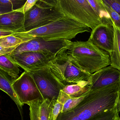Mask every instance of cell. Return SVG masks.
<instances>
[{
	"label": "cell",
	"mask_w": 120,
	"mask_h": 120,
	"mask_svg": "<svg viewBox=\"0 0 120 120\" xmlns=\"http://www.w3.org/2000/svg\"><path fill=\"white\" fill-rule=\"evenodd\" d=\"M120 105V82L91 90L74 108L60 113L56 120H87Z\"/></svg>",
	"instance_id": "cell-1"
},
{
	"label": "cell",
	"mask_w": 120,
	"mask_h": 120,
	"mask_svg": "<svg viewBox=\"0 0 120 120\" xmlns=\"http://www.w3.org/2000/svg\"><path fill=\"white\" fill-rule=\"evenodd\" d=\"M90 32V28L74 19L64 16L43 26L27 32H16L13 36L22 39L24 42L34 37L50 39L71 40L78 34Z\"/></svg>",
	"instance_id": "cell-2"
},
{
	"label": "cell",
	"mask_w": 120,
	"mask_h": 120,
	"mask_svg": "<svg viewBox=\"0 0 120 120\" xmlns=\"http://www.w3.org/2000/svg\"><path fill=\"white\" fill-rule=\"evenodd\" d=\"M66 53L85 72L92 74L110 65V57L105 51L88 40L72 42Z\"/></svg>",
	"instance_id": "cell-3"
},
{
	"label": "cell",
	"mask_w": 120,
	"mask_h": 120,
	"mask_svg": "<svg viewBox=\"0 0 120 120\" xmlns=\"http://www.w3.org/2000/svg\"><path fill=\"white\" fill-rule=\"evenodd\" d=\"M48 68L64 86L75 84L90 85L91 74L81 69L66 52L51 61Z\"/></svg>",
	"instance_id": "cell-4"
},
{
	"label": "cell",
	"mask_w": 120,
	"mask_h": 120,
	"mask_svg": "<svg viewBox=\"0 0 120 120\" xmlns=\"http://www.w3.org/2000/svg\"><path fill=\"white\" fill-rule=\"evenodd\" d=\"M55 8L65 16L74 19L93 30L103 23L87 0H56Z\"/></svg>",
	"instance_id": "cell-5"
},
{
	"label": "cell",
	"mask_w": 120,
	"mask_h": 120,
	"mask_svg": "<svg viewBox=\"0 0 120 120\" xmlns=\"http://www.w3.org/2000/svg\"><path fill=\"white\" fill-rule=\"evenodd\" d=\"M72 43L70 40L63 39H50L34 37L30 41L20 44L9 54L13 55L26 51H37L56 57L66 52Z\"/></svg>",
	"instance_id": "cell-6"
},
{
	"label": "cell",
	"mask_w": 120,
	"mask_h": 120,
	"mask_svg": "<svg viewBox=\"0 0 120 120\" xmlns=\"http://www.w3.org/2000/svg\"><path fill=\"white\" fill-rule=\"evenodd\" d=\"M64 16L55 7L44 5L38 1L24 14L25 32L43 26Z\"/></svg>",
	"instance_id": "cell-7"
},
{
	"label": "cell",
	"mask_w": 120,
	"mask_h": 120,
	"mask_svg": "<svg viewBox=\"0 0 120 120\" xmlns=\"http://www.w3.org/2000/svg\"><path fill=\"white\" fill-rule=\"evenodd\" d=\"M26 71L34 80L44 99L57 100L60 91L65 86L51 73L48 66Z\"/></svg>",
	"instance_id": "cell-8"
},
{
	"label": "cell",
	"mask_w": 120,
	"mask_h": 120,
	"mask_svg": "<svg viewBox=\"0 0 120 120\" xmlns=\"http://www.w3.org/2000/svg\"><path fill=\"white\" fill-rule=\"evenodd\" d=\"M12 86L18 100L23 106L34 101L44 99L34 80L26 71L12 82Z\"/></svg>",
	"instance_id": "cell-9"
},
{
	"label": "cell",
	"mask_w": 120,
	"mask_h": 120,
	"mask_svg": "<svg viewBox=\"0 0 120 120\" xmlns=\"http://www.w3.org/2000/svg\"><path fill=\"white\" fill-rule=\"evenodd\" d=\"M10 56L15 63L25 71L48 67L51 61L55 57L37 51H26Z\"/></svg>",
	"instance_id": "cell-10"
},
{
	"label": "cell",
	"mask_w": 120,
	"mask_h": 120,
	"mask_svg": "<svg viewBox=\"0 0 120 120\" xmlns=\"http://www.w3.org/2000/svg\"><path fill=\"white\" fill-rule=\"evenodd\" d=\"M114 34L112 24L103 22L92 31L89 40L110 55L113 49Z\"/></svg>",
	"instance_id": "cell-11"
},
{
	"label": "cell",
	"mask_w": 120,
	"mask_h": 120,
	"mask_svg": "<svg viewBox=\"0 0 120 120\" xmlns=\"http://www.w3.org/2000/svg\"><path fill=\"white\" fill-rule=\"evenodd\" d=\"M120 82V71L112 66H106L91 74V90L100 89Z\"/></svg>",
	"instance_id": "cell-12"
},
{
	"label": "cell",
	"mask_w": 120,
	"mask_h": 120,
	"mask_svg": "<svg viewBox=\"0 0 120 120\" xmlns=\"http://www.w3.org/2000/svg\"><path fill=\"white\" fill-rule=\"evenodd\" d=\"M57 101L48 99L28 103L30 120H52L53 111Z\"/></svg>",
	"instance_id": "cell-13"
},
{
	"label": "cell",
	"mask_w": 120,
	"mask_h": 120,
	"mask_svg": "<svg viewBox=\"0 0 120 120\" xmlns=\"http://www.w3.org/2000/svg\"><path fill=\"white\" fill-rule=\"evenodd\" d=\"M24 14L14 10L0 15V30L15 32H25Z\"/></svg>",
	"instance_id": "cell-14"
},
{
	"label": "cell",
	"mask_w": 120,
	"mask_h": 120,
	"mask_svg": "<svg viewBox=\"0 0 120 120\" xmlns=\"http://www.w3.org/2000/svg\"><path fill=\"white\" fill-rule=\"evenodd\" d=\"M11 78L5 72L0 69V90L8 94L17 105L20 113L22 120H23L22 106L18 100L12 86Z\"/></svg>",
	"instance_id": "cell-15"
},
{
	"label": "cell",
	"mask_w": 120,
	"mask_h": 120,
	"mask_svg": "<svg viewBox=\"0 0 120 120\" xmlns=\"http://www.w3.org/2000/svg\"><path fill=\"white\" fill-rule=\"evenodd\" d=\"M19 66L13 60L8 53L0 56V69L5 72L13 80L19 77Z\"/></svg>",
	"instance_id": "cell-16"
},
{
	"label": "cell",
	"mask_w": 120,
	"mask_h": 120,
	"mask_svg": "<svg viewBox=\"0 0 120 120\" xmlns=\"http://www.w3.org/2000/svg\"><path fill=\"white\" fill-rule=\"evenodd\" d=\"M114 36L113 49L110 55V66L120 71V29L112 23Z\"/></svg>",
	"instance_id": "cell-17"
},
{
	"label": "cell",
	"mask_w": 120,
	"mask_h": 120,
	"mask_svg": "<svg viewBox=\"0 0 120 120\" xmlns=\"http://www.w3.org/2000/svg\"><path fill=\"white\" fill-rule=\"evenodd\" d=\"M90 90V85L75 84L65 86L62 91L71 98H78L85 96Z\"/></svg>",
	"instance_id": "cell-18"
},
{
	"label": "cell",
	"mask_w": 120,
	"mask_h": 120,
	"mask_svg": "<svg viewBox=\"0 0 120 120\" xmlns=\"http://www.w3.org/2000/svg\"><path fill=\"white\" fill-rule=\"evenodd\" d=\"M103 22L112 24L110 15L105 8V4L102 0H87Z\"/></svg>",
	"instance_id": "cell-19"
},
{
	"label": "cell",
	"mask_w": 120,
	"mask_h": 120,
	"mask_svg": "<svg viewBox=\"0 0 120 120\" xmlns=\"http://www.w3.org/2000/svg\"><path fill=\"white\" fill-rule=\"evenodd\" d=\"M26 0H0V12L2 14L17 10L23 6Z\"/></svg>",
	"instance_id": "cell-20"
},
{
	"label": "cell",
	"mask_w": 120,
	"mask_h": 120,
	"mask_svg": "<svg viewBox=\"0 0 120 120\" xmlns=\"http://www.w3.org/2000/svg\"><path fill=\"white\" fill-rule=\"evenodd\" d=\"M120 112V105L112 110L101 113L87 120H118Z\"/></svg>",
	"instance_id": "cell-21"
},
{
	"label": "cell",
	"mask_w": 120,
	"mask_h": 120,
	"mask_svg": "<svg viewBox=\"0 0 120 120\" xmlns=\"http://www.w3.org/2000/svg\"><path fill=\"white\" fill-rule=\"evenodd\" d=\"M24 42V41L21 39L12 35L0 38V45L6 48L17 46Z\"/></svg>",
	"instance_id": "cell-22"
},
{
	"label": "cell",
	"mask_w": 120,
	"mask_h": 120,
	"mask_svg": "<svg viewBox=\"0 0 120 120\" xmlns=\"http://www.w3.org/2000/svg\"><path fill=\"white\" fill-rule=\"evenodd\" d=\"M85 96L78 98H71L68 95L67 98L64 103L62 111L61 113L70 110L76 107L82 101Z\"/></svg>",
	"instance_id": "cell-23"
},
{
	"label": "cell",
	"mask_w": 120,
	"mask_h": 120,
	"mask_svg": "<svg viewBox=\"0 0 120 120\" xmlns=\"http://www.w3.org/2000/svg\"><path fill=\"white\" fill-rule=\"evenodd\" d=\"M104 4L105 8L110 15L112 23L120 29V15L113 10L110 6L105 3Z\"/></svg>",
	"instance_id": "cell-24"
},
{
	"label": "cell",
	"mask_w": 120,
	"mask_h": 120,
	"mask_svg": "<svg viewBox=\"0 0 120 120\" xmlns=\"http://www.w3.org/2000/svg\"><path fill=\"white\" fill-rule=\"evenodd\" d=\"M39 0H26L23 6L20 8L15 10L24 14L31 9Z\"/></svg>",
	"instance_id": "cell-25"
},
{
	"label": "cell",
	"mask_w": 120,
	"mask_h": 120,
	"mask_svg": "<svg viewBox=\"0 0 120 120\" xmlns=\"http://www.w3.org/2000/svg\"><path fill=\"white\" fill-rule=\"evenodd\" d=\"M104 3L110 6L120 15V0H102Z\"/></svg>",
	"instance_id": "cell-26"
},
{
	"label": "cell",
	"mask_w": 120,
	"mask_h": 120,
	"mask_svg": "<svg viewBox=\"0 0 120 120\" xmlns=\"http://www.w3.org/2000/svg\"><path fill=\"white\" fill-rule=\"evenodd\" d=\"M63 104L57 101L54 105L53 111L52 120H56L59 114L62 111L63 107Z\"/></svg>",
	"instance_id": "cell-27"
},
{
	"label": "cell",
	"mask_w": 120,
	"mask_h": 120,
	"mask_svg": "<svg viewBox=\"0 0 120 120\" xmlns=\"http://www.w3.org/2000/svg\"><path fill=\"white\" fill-rule=\"evenodd\" d=\"M17 46L12 48H6L0 45V56L12 52Z\"/></svg>",
	"instance_id": "cell-28"
},
{
	"label": "cell",
	"mask_w": 120,
	"mask_h": 120,
	"mask_svg": "<svg viewBox=\"0 0 120 120\" xmlns=\"http://www.w3.org/2000/svg\"><path fill=\"white\" fill-rule=\"evenodd\" d=\"M38 2L46 6L55 7L56 5V0H39Z\"/></svg>",
	"instance_id": "cell-29"
},
{
	"label": "cell",
	"mask_w": 120,
	"mask_h": 120,
	"mask_svg": "<svg viewBox=\"0 0 120 120\" xmlns=\"http://www.w3.org/2000/svg\"><path fill=\"white\" fill-rule=\"evenodd\" d=\"M15 33V32L12 31L0 30V38L12 35V34Z\"/></svg>",
	"instance_id": "cell-30"
},
{
	"label": "cell",
	"mask_w": 120,
	"mask_h": 120,
	"mask_svg": "<svg viewBox=\"0 0 120 120\" xmlns=\"http://www.w3.org/2000/svg\"><path fill=\"white\" fill-rule=\"evenodd\" d=\"M2 15V14H1V13L0 12V15Z\"/></svg>",
	"instance_id": "cell-31"
},
{
	"label": "cell",
	"mask_w": 120,
	"mask_h": 120,
	"mask_svg": "<svg viewBox=\"0 0 120 120\" xmlns=\"http://www.w3.org/2000/svg\"><path fill=\"white\" fill-rule=\"evenodd\" d=\"M118 120H120V117L119 118V119H118Z\"/></svg>",
	"instance_id": "cell-32"
}]
</instances>
